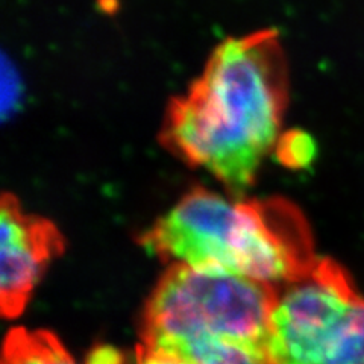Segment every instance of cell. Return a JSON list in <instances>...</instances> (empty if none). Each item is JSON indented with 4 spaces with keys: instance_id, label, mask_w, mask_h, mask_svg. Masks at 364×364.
<instances>
[{
    "instance_id": "1",
    "label": "cell",
    "mask_w": 364,
    "mask_h": 364,
    "mask_svg": "<svg viewBox=\"0 0 364 364\" xmlns=\"http://www.w3.org/2000/svg\"><path fill=\"white\" fill-rule=\"evenodd\" d=\"M287 102V60L278 31L226 38L187 93L170 100L159 141L242 198L275 151Z\"/></svg>"
},
{
    "instance_id": "5",
    "label": "cell",
    "mask_w": 364,
    "mask_h": 364,
    "mask_svg": "<svg viewBox=\"0 0 364 364\" xmlns=\"http://www.w3.org/2000/svg\"><path fill=\"white\" fill-rule=\"evenodd\" d=\"M0 306L14 318L23 313L52 259L63 254L64 237L49 219L26 213L13 193L0 202Z\"/></svg>"
},
{
    "instance_id": "3",
    "label": "cell",
    "mask_w": 364,
    "mask_h": 364,
    "mask_svg": "<svg viewBox=\"0 0 364 364\" xmlns=\"http://www.w3.org/2000/svg\"><path fill=\"white\" fill-rule=\"evenodd\" d=\"M277 296L259 281L168 266L147 299L140 346L184 364H273Z\"/></svg>"
},
{
    "instance_id": "7",
    "label": "cell",
    "mask_w": 364,
    "mask_h": 364,
    "mask_svg": "<svg viewBox=\"0 0 364 364\" xmlns=\"http://www.w3.org/2000/svg\"><path fill=\"white\" fill-rule=\"evenodd\" d=\"M278 161L289 168H305L316 156V144L309 134L302 131L282 132L275 146Z\"/></svg>"
},
{
    "instance_id": "6",
    "label": "cell",
    "mask_w": 364,
    "mask_h": 364,
    "mask_svg": "<svg viewBox=\"0 0 364 364\" xmlns=\"http://www.w3.org/2000/svg\"><path fill=\"white\" fill-rule=\"evenodd\" d=\"M2 364H76L61 340L44 329L16 328L4 343Z\"/></svg>"
},
{
    "instance_id": "2",
    "label": "cell",
    "mask_w": 364,
    "mask_h": 364,
    "mask_svg": "<svg viewBox=\"0 0 364 364\" xmlns=\"http://www.w3.org/2000/svg\"><path fill=\"white\" fill-rule=\"evenodd\" d=\"M168 266L223 272L281 289L317 263L302 211L284 198L243 199L193 187L139 237Z\"/></svg>"
},
{
    "instance_id": "8",
    "label": "cell",
    "mask_w": 364,
    "mask_h": 364,
    "mask_svg": "<svg viewBox=\"0 0 364 364\" xmlns=\"http://www.w3.org/2000/svg\"><path fill=\"white\" fill-rule=\"evenodd\" d=\"M87 364H123V358L116 349L102 346L91 352L87 358Z\"/></svg>"
},
{
    "instance_id": "9",
    "label": "cell",
    "mask_w": 364,
    "mask_h": 364,
    "mask_svg": "<svg viewBox=\"0 0 364 364\" xmlns=\"http://www.w3.org/2000/svg\"><path fill=\"white\" fill-rule=\"evenodd\" d=\"M135 364H184V363L161 354H156V352H151L139 346V349H136Z\"/></svg>"
},
{
    "instance_id": "4",
    "label": "cell",
    "mask_w": 364,
    "mask_h": 364,
    "mask_svg": "<svg viewBox=\"0 0 364 364\" xmlns=\"http://www.w3.org/2000/svg\"><path fill=\"white\" fill-rule=\"evenodd\" d=\"M273 364H364V294L331 258L278 289L270 318Z\"/></svg>"
}]
</instances>
